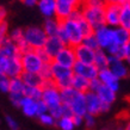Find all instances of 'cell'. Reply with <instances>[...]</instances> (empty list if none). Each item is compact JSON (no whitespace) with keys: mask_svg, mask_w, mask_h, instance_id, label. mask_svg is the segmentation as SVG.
I'll return each instance as SVG.
<instances>
[{"mask_svg":"<svg viewBox=\"0 0 130 130\" xmlns=\"http://www.w3.org/2000/svg\"><path fill=\"white\" fill-rule=\"evenodd\" d=\"M23 64L20 55L11 57H0V76H7L10 79L19 78L23 74Z\"/></svg>","mask_w":130,"mask_h":130,"instance_id":"obj_1","label":"cell"},{"mask_svg":"<svg viewBox=\"0 0 130 130\" xmlns=\"http://www.w3.org/2000/svg\"><path fill=\"white\" fill-rule=\"evenodd\" d=\"M51 68H53V80L60 90L72 86V81L74 78V72L72 68L63 67L55 62H51Z\"/></svg>","mask_w":130,"mask_h":130,"instance_id":"obj_2","label":"cell"},{"mask_svg":"<svg viewBox=\"0 0 130 130\" xmlns=\"http://www.w3.org/2000/svg\"><path fill=\"white\" fill-rule=\"evenodd\" d=\"M43 94H42V100L48 105L49 109L56 107L62 104V99H61V90L55 85L54 80H48L44 81L43 86Z\"/></svg>","mask_w":130,"mask_h":130,"instance_id":"obj_3","label":"cell"},{"mask_svg":"<svg viewBox=\"0 0 130 130\" xmlns=\"http://www.w3.org/2000/svg\"><path fill=\"white\" fill-rule=\"evenodd\" d=\"M61 25L62 28L64 29L66 31V35H67V40H68V45L75 48L76 45L83 43L84 40V34L81 32V29L79 26V23L76 20L73 19H64L61 22Z\"/></svg>","mask_w":130,"mask_h":130,"instance_id":"obj_4","label":"cell"},{"mask_svg":"<svg viewBox=\"0 0 130 130\" xmlns=\"http://www.w3.org/2000/svg\"><path fill=\"white\" fill-rule=\"evenodd\" d=\"M20 60H22L24 72H29V73H40L44 64L36 49H29L25 53H22Z\"/></svg>","mask_w":130,"mask_h":130,"instance_id":"obj_5","label":"cell"},{"mask_svg":"<svg viewBox=\"0 0 130 130\" xmlns=\"http://www.w3.org/2000/svg\"><path fill=\"white\" fill-rule=\"evenodd\" d=\"M24 38L31 49H41L44 47V44L48 40L47 34L44 32L43 28L38 26H29L24 30Z\"/></svg>","mask_w":130,"mask_h":130,"instance_id":"obj_6","label":"cell"},{"mask_svg":"<svg viewBox=\"0 0 130 130\" xmlns=\"http://www.w3.org/2000/svg\"><path fill=\"white\" fill-rule=\"evenodd\" d=\"M84 18L97 29L105 25V6L104 7H94V6H81Z\"/></svg>","mask_w":130,"mask_h":130,"instance_id":"obj_7","label":"cell"},{"mask_svg":"<svg viewBox=\"0 0 130 130\" xmlns=\"http://www.w3.org/2000/svg\"><path fill=\"white\" fill-rule=\"evenodd\" d=\"M86 95V106H87V113H91L93 116H97L99 113L106 112L110 110L111 105L105 104L102 102V99L98 97V94L95 92L88 91L85 93Z\"/></svg>","mask_w":130,"mask_h":130,"instance_id":"obj_8","label":"cell"},{"mask_svg":"<svg viewBox=\"0 0 130 130\" xmlns=\"http://www.w3.org/2000/svg\"><path fill=\"white\" fill-rule=\"evenodd\" d=\"M56 18L59 20H64L72 14V12L83 6V0H56Z\"/></svg>","mask_w":130,"mask_h":130,"instance_id":"obj_9","label":"cell"},{"mask_svg":"<svg viewBox=\"0 0 130 130\" xmlns=\"http://www.w3.org/2000/svg\"><path fill=\"white\" fill-rule=\"evenodd\" d=\"M53 62L57 63L60 66H63V67L72 68L73 69L74 64L76 63V56H75L74 48L71 47V45H66L55 56V59L53 60Z\"/></svg>","mask_w":130,"mask_h":130,"instance_id":"obj_10","label":"cell"},{"mask_svg":"<svg viewBox=\"0 0 130 130\" xmlns=\"http://www.w3.org/2000/svg\"><path fill=\"white\" fill-rule=\"evenodd\" d=\"M94 35L98 40L99 48L100 49H105L110 47L113 43V28L107 26L106 24L94 29Z\"/></svg>","mask_w":130,"mask_h":130,"instance_id":"obj_11","label":"cell"},{"mask_svg":"<svg viewBox=\"0 0 130 130\" xmlns=\"http://www.w3.org/2000/svg\"><path fill=\"white\" fill-rule=\"evenodd\" d=\"M121 4H106L105 5V24L110 28L119 26V18H121Z\"/></svg>","mask_w":130,"mask_h":130,"instance_id":"obj_12","label":"cell"},{"mask_svg":"<svg viewBox=\"0 0 130 130\" xmlns=\"http://www.w3.org/2000/svg\"><path fill=\"white\" fill-rule=\"evenodd\" d=\"M73 72L75 75H81L88 80L97 79L99 75V69L94 64H88V63L78 62V61L73 67Z\"/></svg>","mask_w":130,"mask_h":130,"instance_id":"obj_13","label":"cell"},{"mask_svg":"<svg viewBox=\"0 0 130 130\" xmlns=\"http://www.w3.org/2000/svg\"><path fill=\"white\" fill-rule=\"evenodd\" d=\"M109 61H110V64H109L110 71L112 72L119 80L124 79V78L128 76L129 72H128V68H126L125 63H124V60L117 59V57H115V56L109 55Z\"/></svg>","mask_w":130,"mask_h":130,"instance_id":"obj_14","label":"cell"},{"mask_svg":"<svg viewBox=\"0 0 130 130\" xmlns=\"http://www.w3.org/2000/svg\"><path fill=\"white\" fill-rule=\"evenodd\" d=\"M75 50V56H76V61L83 63H88V64H93L94 62V55L95 50H92L90 48H87L86 45H84L83 43L76 45L74 48Z\"/></svg>","mask_w":130,"mask_h":130,"instance_id":"obj_15","label":"cell"},{"mask_svg":"<svg viewBox=\"0 0 130 130\" xmlns=\"http://www.w3.org/2000/svg\"><path fill=\"white\" fill-rule=\"evenodd\" d=\"M71 107L73 109L74 115L78 116H85L87 113V106H86V95L83 92H76V94L74 95V98L72 99V102L69 103Z\"/></svg>","mask_w":130,"mask_h":130,"instance_id":"obj_16","label":"cell"},{"mask_svg":"<svg viewBox=\"0 0 130 130\" xmlns=\"http://www.w3.org/2000/svg\"><path fill=\"white\" fill-rule=\"evenodd\" d=\"M98 79L102 81V84L109 86L113 91H116V92L118 91V88H119V79L110 71V68H106V69L99 71Z\"/></svg>","mask_w":130,"mask_h":130,"instance_id":"obj_17","label":"cell"},{"mask_svg":"<svg viewBox=\"0 0 130 130\" xmlns=\"http://www.w3.org/2000/svg\"><path fill=\"white\" fill-rule=\"evenodd\" d=\"M64 47H66V44L63 43L57 36H55V37H48V40L43 48H44V50L49 54V56L54 60L55 56L57 55Z\"/></svg>","mask_w":130,"mask_h":130,"instance_id":"obj_18","label":"cell"},{"mask_svg":"<svg viewBox=\"0 0 130 130\" xmlns=\"http://www.w3.org/2000/svg\"><path fill=\"white\" fill-rule=\"evenodd\" d=\"M37 6L40 8V12L45 18H55L56 17V0H38Z\"/></svg>","mask_w":130,"mask_h":130,"instance_id":"obj_19","label":"cell"},{"mask_svg":"<svg viewBox=\"0 0 130 130\" xmlns=\"http://www.w3.org/2000/svg\"><path fill=\"white\" fill-rule=\"evenodd\" d=\"M8 37H10V40L13 41V42L17 44V47L19 48L20 54H22V53H25V51L29 50V49H31V48L29 47V44L26 43L25 38H24V30H22V29H13V30L8 34Z\"/></svg>","mask_w":130,"mask_h":130,"instance_id":"obj_20","label":"cell"},{"mask_svg":"<svg viewBox=\"0 0 130 130\" xmlns=\"http://www.w3.org/2000/svg\"><path fill=\"white\" fill-rule=\"evenodd\" d=\"M20 109L23 113L28 117H36L37 116V100L31 99L29 97L24 95L22 102H20Z\"/></svg>","mask_w":130,"mask_h":130,"instance_id":"obj_21","label":"cell"},{"mask_svg":"<svg viewBox=\"0 0 130 130\" xmlns=\"http://www.w3.org/2000/svg\"><path fill=\"white\" fill-rule=\"evenodd\" d=\"M22 80L24 81L25 86L31 87H42L44 84L43 78L41 76L40 73H29V72H23L20 75Z\"/></svg>","mask_w":130,"mask_h":130,"instance_id":"obj_22","label":"cell"},{"mask_svg":"<svg viewBox=\"0 0 130 130\" xmlns=\"http://www.w3.org/2000/svg\"><path fill=\"white\" fill-rule=\"evenodd\" d=\"M95 93L98 94L99 98L102 99L103 103L109 104V105H111L116 100V91H113L112 88H110L109 86L104 85V84H102L99 86V88L95 91Z\"/></svg>","mask_w":130,"mask_h":130,"instance_id":"obj_23","label":"cell"},{"mask_svg":"<svg viewBox=\"0 0 130 130\" xmlns=\"http://www.w3.org/2000/svg\"><path fill=\"white\" fill-rule=\"evenodd\" d=\"M20 55L19 48L13 41L10 40L8 37L5 41V43L0 47V57H11V56H18Z\"/></svg>","mask_w":130,"mask_h":130,"instance_id":"obj_24","label":"cell"},{"mask_svg":"<svg viewBox=\"0 0 130 130\" xmlns=\"http://www.w3.org/2000/svg\"><path fill=\"white\" fill-rule=\"evenodd\" d=\"M60 28H61V20H59L55 17V18H47L45 19L43 30L48 37H55L59 34Z\"/></svg>","mask_w":130,"mask_h":130,"instance_id":"obj_25","label":"cell"},{"mask_svg":"<svg viewBox=\"0 0 130 130\" xmlns=\"http://www.w3.org/2000/svg\"><path fill=\"white\" fill-rule=\"evenodd\" d=\"M93 64L98 68L99 71H103V69L109 68V64H110V61H109V54L106 53L105 49H100V48H99L98 50H95L94 62H93Z\"/></svg>","mask_w":130,"mask_h":130,"instance_id":"obj_26","label":"cell"},{"mask_svg":"<svg viewBox=\"0 0 130 130\" xmlns=\"http://www.w3.org/2000/svg\"><path fill=\"white\" fill-rule=\"evenodd\" d=\"M130 41V32L125 29L117 26L113 28V43L118 45H125Z\"/></svg>","mask_w":130,"mask_h":130,"instance_id":"obj_27","label":"cell"},{"mask_svg":"<svg viewBox=\"0 0 130 130\" xmlns=\"http://www.w3.org/2000/svg\"><path fill=\"white\" fill-rule=\"evenodd\" d=\"M90 84H91V80L84 78L81 75L74 74V78H73V81H72V87L75 88L76 91H79V92L86 93V92L90 91Z\"/></svg>","mask_w":130,"mask_h":130,"instance_id":"obj_28","label":"cell"},{"mask_svg":"<svg viewBox=\"0 0 130 130\" xmlns=\"http://www.w3.org/2000/svg\"><path fill=\"white\" fill-rule=\"evenodd\" d=\"M119 26L130 32V5H124L121 10Z\"/></svg>","mask_w":130,"mask_h":130,"instance_id":"obj_29","label":"cell"},{"mask_svg":"<svg viewBox=\"0 0 130 130\" xmlns=\"http://www.w3.org/2000/svg\"><path fill=\"white\" fill-rule=\"evenodd\" d=\"M42 94H43V90L42 87H31V86H25L24 90V95L29 97L35 100H41L42 99Z\"/></svg>","mask_w":130,"mask_h":130,"instance_id":"obj_30","label":"cell"},{"mask_svg":"<svg viewBox=\"0 0 130 130\" xmlns=\"http://www.w3.org/2000/svg\"><path fill=\"white\" fill-rule=\"evenodd\" d=\"M24 90H25V84L22 80V78H13L11 79L10 84V93H22L24 94Z\"/></svg>","mask_w":130,"mask_h":130,"instance_id":"obj_31","label":"cell"},{"mask_svg":"<svg viewBox=\"0 0 130 130\" xmlns=\"http://www.w3.org/2000/svg\"><path fill=\"white\" fill-rule=\"evenodd\" d=\"M106 53L110 56H115L117 59L124 60V45H118L116 43H112L106 49Z\"/></svg>","mask_w":130,"mask_h":130,"instance_id":"obj_32","label":"cell"},{"mask_svg":"<svg viewBox=\"0 0 130 130\" xmlns=\"http://www.w3.org/2000/svg\"><path fill=\"white\" fill-rule=\"evenodd\" d=\"M83 44L86 45L87 48L92 49V50H98L99 49V43H98L97 37H95V35H94V32L91 34V35L85 36L84 40H83Z\"/></svg>","mask_w":130,"mask_h":130,"instance_id":"obj_33","label":"cell"},{"mask_svg":"<svg viewBox=\"0 0 130 130\" xmlns=\"http://www.w3.org/2000/svg\"><path fill=\"white\" fill-rule=\"evenodd\" d=\"M56 124L61 130H73L75 128L73 117H62L56 121Z\"/></svg>","mask_w":130,"mask_h":130,"instance_id":"obj_34","label":"cell"},{"mask_svg":"<svg viewBox=\"0 0 130 130\" xmlns=\"http://www.w3.org/2000/svg\"><path fill=\"white\" fill-rule=\"evenodd\" d=\"M78 91L73 88V87H67V88H63L61 90V99H62L63 104H69L72 102V99L74 98V95L76 94Z\"/></svg>","mask_w":130,"mask_h":130,"instance_id":"obj_35","label":"cell"},{"mask_svg":"<svg viewBox=\"0 0 130 130\" xmlns=\"http://www.w3.org/2000/svg\"><path fill=\"white\" fill-rule=\"evenodd\" d=\"M78 23H79V26L81 29V32L84 34V36H87V35H91V34H93L94 32V29L93 26L91 25L88 22H87L85 18H81V19L78 20Z\"/></svg>","mask_w":130,"mask_h":130,"instance_id":"obj_36","label":"cell"},{"mask_svg":"<svg viewBox=\"0 0 130 130\" xmlns=\"http://www.w3.org/2000/svg\"><path fill=\"white\" fill-rule=\"evenodd\" d=\"M41 76L43 78L44 81H48V80H53V68H51V62L49 63H44L42 69L40 72Z\"/></svg>","mask_w":130,"mask_h":130,"instance_id":"obj_37","label":"cell"},{"mask_svg":"<svg viewBox=\"0 0 130 130\" xmlns=\"http://www.w3.org/2000/svg\"><path fill=\"white\" fill-rule=\"evenodd\" d=\"M8 38V24L7 22L0 24V47L5 43V41Z\"/></svg>","mask_w":130,"mask_h":130,"instance_id":"obj_38","label":"cell"},{"mask_svg":"<svg viewBox=\"0 0 130 130\" xmlns=\"http://www.w3.org/2000/svg\"><path fill=\"white\" fill-rule=\"evenodd\" d=\"M38 118H40V122L42 123V124H44V125L51 126V125H54V124H56V119L54 118L49 112H48V113H44V115L38 116Z\"/></svg>","mask_w":130,"mask_h":130,"instance_id":"obj_39","label":"cell"},{"mask_svg":"<svg viewBox=\"0 0 130 130\" xmlns=\"http://www.w3.org/2000/svg\"><path fill=\"white\" fill-rule=\"evenodd\" d=\"M10 84L11 79L7 76H0V91L4 93H10Z\"/></svg>","mask_w":130,"mask_h":130,"instance_id":"obj_40","label":"cell"},{"mask_svg":"<svg viewBox=\"0 0 130 130\" xmlns=\"http://www.w3.org/2000/svg\"><path fill=\"white\" fill-rule=\"evenodd\" d=\"M106 5L105 0H83V6H94V7H104Z\"/></svg>","mask_w":130,"mask_h":130,"instance_id":"obj_41","label":"cell"},{"mask_svg":"<svg viewBox=\"0 0 130 130\" xmlns=\"http://www.w3.org/2000/svg\"><path fill=\"white\" fill-rule=\"evenodd\" d=\"M49 112V107L41 99V100H37V117L41 116V115L48 113Z\"/></svg>","mask_w":130,"mask_h":130,"instance_id":"obj_42","label":"cell"},{"mask_svg":"<svg viewBox=\"0 0 130 130\" xmlns=\"http://www.w3.org/2000/svg\"><path fill=\"white\" fill-rule=\"evenodd\" d=\"M49 113L54 117V118L57 121V119L62 118L63 117V112H62V104L59 105V106L56 107H53V109H49Z\"/></svg>","mask_w":130,"mask_h":130,"instance_id":"obj_43","label":"cell"},{"mask_svg":"<svg viewBox=\"0 0 130 130\" xmlns=\"http://www.w3.org/2000/svg\"><path fill=\"white\" fill-rule=\"evenodd\" d=\"M94 117L95 116H93V115H91V113H86L84 116V124L86 125V128L92 129L94 126V123H95Z\"/></svg>","mask_w":130,"mask_h":130,"instance_id":"obj_44","label":"cell"},{"mask_svg":"<svg viewBox=\"0 0 130 130\" xmlns=\"http://www.w3.org/2000/svg\"><path fill=\"white\" fill-rule=\"evenodd\" d=\"M10 94V100L14 106H20V102L23 99L24 94L22 93H8Z\"/></svg>","mask_w":130,"mask_h":130,"instance_id":"obj_45","label":"cell"},{"mask_svg":"<svg viewBox=\"0 0 130 130\" xmlns=\"http://www.w3.org/2000/svg\"><path fill=\"white\" fill-rule=\"evenodd\" d=\"M5 121H6V124H7V126H8V129L10 130H19L18 122H17L13 117H11V116H6V117H5Z\"/></svg>","mask_w":130,"mask_h":130,"instance_id":"obj_46","label":"cell"},{"mask_svg":"<svg viewBox=\"0 0 130 130\" xmlns=\"http://www.w3.org/2000/svg\"><path fill=\"white\" fill-rule=\"evenodd\" d=\"M37 53H38V55H40V57H41V59H42V61H43L44 63L53 62V59H51L50 56H49V54H48L47 51L44 50V48H41V49H37Z\"/></svg>","mask_w":130,"mask_h":130,"instance_id":"obj_47","label":"cell"},{"mask_svg":"<svg viewBox=\"0 0 130 130\" xmlns=\"http://www.w3.org/2000/svg\"><path fill=\"white\" fill-rule=\"evenodd\" d=\"M62 112H63V117H73L74 116L73 109L71 107L69 104H63L62 103Z\"/></svg>","mask_w":130,"mask_h":130,"instance_id":"obj_48","label":"cell"},{"mask_svg":"<svg viewBox=\"0 0 130 130\" xmlns=\"http://www.w3.org/2000/svg\"><path fill=\"white\" fill-rule=\"evenodd\" d=\"M102 85V81L97 78V79H93L91 80V84H90V91H92V92H95V91L99 88V86Z\"/></svg>","mask_w":130,"mask_h":130,"instance_id":"obj_49","label":"cell"},{"mask_svg":"<svg viewBox=\"0 0 130 130\" xmlns=\"http://www.w3.org/2000/svg\"><path fill=\"white\" fill-rule=\"evenodd\" d=\"M57 37H59L60 40L62 41L63 43L68 45V40H67V35H66V31H64V29L62 28V25H61V28L59 30V34H57Z\"/></svg>","mask_w":130,"mask_h":130,"instance_id":"obj_50","label":"cell"},{"mask_svg":"<svg viewBox=\"0 0 130 130\" xmlns=\"http://www.w3.org/2000/svg\"><path fill=\"white\" fill-rule=\"evenodd\" d=\"M124 60L130 63V41L124 45Z\"/></svg>","mask_w":130,"mask_h":130,"instance_id":"obj_51","label":"cell"},{"mask_svg":"<svg viewBox=\"0 0 130 130\" xmlns=\"http://www.w3.org/2000/svg\"><path fill=\"white\" fill-rule=\"evenodd\" d=\"M6 17H7V11H6V8L3 7V6H0V24L6 22Z\"/></svg>","mask_w":130,"mask_h":130,"instance_id":"obj_52","label":"cell"},{"mask_svg":"<svg viewBox=\"0 0 130 130\" xmlns=\"http://www.w3.org/2000/svg\"><path fill=\"white\" fill-rule=\"evenodd\" d=\"M73 122H74L75 126L81 125V124H84V117H83V116H78V115H74V116H73Z\"/></svg>","mask_w":130,"mask_h":130,"instance_id":"obj_53","label":"cell"},{"mask_svg":"<svg viewBox=\"0 0 130 130\" xmlns=\"http://www.w3.org/2000/svg\"><path fill=\"white\" fill-rule=\"evenodd\" d=\"M20 1H22L24 5H26V6H35V5H37V3H38V0H20Z\"/></svg>","mask_w":130,"mask_h":130,"instance_id":"obj_54","label":"cell"},{"mask_svg":"<svg viewBox=\"0 0 130 130\" xmlns=\"http://www.w3.org/2000/svg\"><path fill=\"white\" fill-rule=\"evenodd\" d=\"M118 4H121L122 6H124V5H130V0H119Z\"/></svg>","mask_w":130,"mask_h":130,"instance_id":"obj_55","label":"cell"},{"mask_svg":"<svg viewBox=\"0 0 130 130\" xmlns=\"http://www.w3.org/2000/svg\"><path fill=\"white\" fill-rule=\"evenodd\" d=\"M106 4H118L119 0H105Z\"/></svg>","mask_w":130,"mask_h":130,"instance_id":"obj_56","label":"cell"},{"mask_svg":"<svg viewBox=\"0 0 130 130\" xmlns=\"http://www.w3.org/2000/svg\"><path fill=\"white\" fill-rule=\"evenodd\" d=\"M126 130H130V124L128 125V128H126Z\"/></svg>","mask_w":130,"mask_h":130,"instance_id":"obj_57","label":"cell"}]
</instances>
